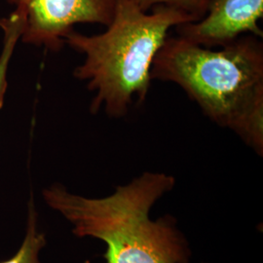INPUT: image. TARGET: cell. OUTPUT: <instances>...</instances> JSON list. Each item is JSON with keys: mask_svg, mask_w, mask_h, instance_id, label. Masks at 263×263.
Returning a JSON list of instances; mask_svg holds the SVG:
<instances>
[{"mask_svg": "<svg viewBox=\"0 0 263 263\" xmlns=\"http://www.w3.org/2000/svg\"><path fill=\"white\" fill-rule=\"evenodd\" d=\"M175 186L174 176L146 171L106 197L76 195L60 183L45 188L42 195L72 224L74 235L105 243V263H190L192 251L177 218H151L152 207Z\"/></svg>", "mask_w": 263, "mask_h": 263, "instance_id": "cell-1", "label": "cell"}, {"mask_svg": "<svg viewBox=\"0 0 263 263\" xmlns=\"http://www.w3.org/2000/svg\"><path fill=\"white\" fill-rule=\"evenodd\" d=\"M244 34L218 50L168 36L151 79L179 86L213 122L263 155V44Z\"/></svg>", "mask_w": 263, "mask_h": 263, "instance_id": "cell-2", "label": "cell"}, {"mask_svg": "<svg viewBox=\"0 0 263 263\" xmlns=\"http://www.w3.org/2000/svg\"><path fill=\"white\" fill-rule=\"evenodd\" d=\"M186 23H192L191 18L177 10L156 6L144 12L131 0H118L104 32L70 31L64 42L84 55L73 74L95 92L91 112L104 108L109 117L120 118L129 112L134 99L142 104L151 89L154 59L170 29Z\"/></svg>", "mask_w": 263, "mask_h": 263, "instance_id": "cell-3", "label": "cell"}, {"mask_svg": "<svg viewBox=\"0 0 263 263\" xmlns=\"http://www.w3.org/2000/svg\"><path fill=\"white\" fill-rule=\"evenodd\" d=\"M21 24L22 41L51 51L64 46L65 37L77 24L107 27L118 0H8Z\"/></svg>", "mask_w": 263, "mask_h": 263, "instance_id": "cell-4", "label": "cell"}, {"mask_svg": "<svg viewBox=\"0 0 263 263\" xmlns=\"http://www.w3.org/2000/svg\"><path fill=\"white\" fill-rule=\"evenodd\" d=\"M263 0H210L203 19L179 25V36L203 47L224 46L244 34L262 37Z\"/></svg>", "mask_w": 263, "mask_h": 263, "instance_id": "cell-5", "label": "cell"}, {"mask_svg": "<svg viewBox=\"0 0 263 263\" xmlns=\"http://www.w3.org/2000/svg\"><path fill=\"white\" fill-rule=\"evenodd\" d=\"M46 244L45 234L39 231L38 228L37 212L33 200L30 199L28 202V228L24 242L17 254L8 260L0 263H41L39 254Z\"/></svg>", "mask_w": 263, "mask_h": 263, "instance_id": "cell-6", "label": "cell"}, {"mask_svg": "<svg viewBox=\"0 0 263 263\" xmlns=\"http://www.w3.org/2000/svg\"><path fill=\"white\" fill-rule=\"evenodd\" d=\"M0 28H2L4 38L3 47L0 55V109L4 104L7 89V72L10 61L14 53V49L21 38V24L19 20L12 13L8 18L0 20Z\"/></svg>", "mask_w": 263, "mask_h": 263, "instance_id": "cell-7", "label": "cell"}, {"mask_svg": "<svg viewBox=\"0 0 263 263\" xmlns=\"http://www.w3.org/2000/svg\"><path fill=\"white\" fill-rule=\"evenodd\" d=\"M140 9L148 12L156 6H165L185 14L193 22L204 18L210 0H131Z\"/></svg>", "mask_w": 263, "mask_h": 263, "instance_id": "cell-8", "label": "cell"}, {"mask_svg": "<svg viewBox=\"0 0 263 263\" xmlns=\"http://www.w3.org/2000/svg\"><path fill=\"white\" fill-rule=\"evenodd\" d=\"M203 263H205V262H203Z\"/></svg>", "mask_w": 263, "mask_h": 263, "instance_id": "cell-9", "label": "cell"}]
</instances>
